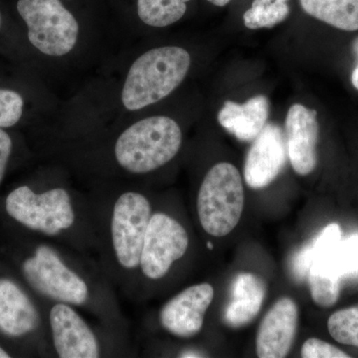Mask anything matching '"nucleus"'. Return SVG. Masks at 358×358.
I'll return each mask as SVG.
<instances>
[{"label":"nucleus","instance_id":"nucleus-1","mask_svg":"<svg viewBox=\"0 0 358 358\" xmlns=\"http://www.w3.org/2000/svg\"><path fill=\"white\" fill-rule=\"evenodd\" d=\"M106 77L87 85L58 115L71 122L115 124L169 98L185 81L192 56L185 47L160 45L136 50L126 47L110 59Z\"/></svg>","mask_w":358,"mask_h":358},{"label":"nucleus","instance_id":"nucleus-2","mask_svg":"<svg viewBox=\"0 0 358 358\" xmlns=\"http://www.w3.org/2000/svg\"><path fill=\"white\" fill-rule=\"evenodd\" d=\"M112 157L115 166L131 176H143L166 166L182 147L179 122L164 114L134 115L115 124Z\"/></svg>","mask_w":358,"mask_h":358},{"label":"nucleus","instance_id":"nucleus-3","mask_svg":"<svg viewBox=\"0 0 358 358\" xmlns=\"http://www.w3.org/2000/svg\"><path fill=\"white\" fill-rule=\"evenodd\" d=\"M59 107L39 74L9 61L0 63V128L34 126L57 114Z\"/></svg>","mask_w":358,"mask_h":358},{"label":"nucleus","instance_id":"nucleus-4","mask_svg":"<svg viewBox=\"0 0 358 358\" xmlns=\"http://www.w3.org/2000/svg\"><path fill=\"white\" fill-rule=\"evenodd\" d=\"M244 188L239 171L229 162L209 169L197 195V212L205 232L215 237L229 234L241 219Z\"/></svg>","mask_w":358,"mask_h":358},{"label":"nucleus","instance_id":"nucleus-5","mask_svg":"<svg viewBox=\"0 0 358 358\" xmlns=\"http://www.w3.org/2000/svg\"><path fill=\"white\" fill-rule=\"evenodd\" d=\"M7 214L28 229L56 236L75 222L70 193L54 187L36 193L28 185L18 186L7 195Z\"/></svg>","mask_w":358,"mask_h":358},{"label":"nucleus","instance_id":"nucleus-6","mask_svg":"<svg viewBox=\"0 0 358 358\" xmlns=\"http://www.w3.org/2000/svg\"><path fill=\"white\" fill-rule=\"evenodd\" d=\"M22 273L32 289L57 303L82 306L89 298L86 282L65 265L50 247L39 246L26 259Z\"/></svg>","mask_w":358,"mask_h":358},{"label":"nucleus","instance_id":"nucleus-7","mask_svg":"<svg viewBox=\"0 0 358 358\" xmlns=\"http://www.w3.org/2000/svg\"><path fill=\"white\" fill-rule=\"evenodd\" d=\"M152 217V207L140 192L122 193L113 209V248L122 268L134 270L141 263V250Z\"/></svg>","mask_w":358,"mask_h":358},{"label":"nucleus","instance_id":"nucleus-8","mask_svg":"<svg viewBox=\"0 0 358 358\" xmlns=\"http://www.w3.org/2000/svg\"><path fill=\"white\" fill-rule=\"evenodd\" d=\"M189 237L178 220L155 213L148 223L141 256V272L150 280H159L174 262L185 255Z\"/></svg>","mask_w":358,"mask_h":358},{"label":"nucleus","instance_id":"nucleus-9","mask_svg":"<svg viewBox=\"0 0 358 358\" xmlns=\"http://www.w3.org/2000/svg\"><path fill=\"white\" fill-rule=\"evenodd\" d=\"M288 159L286 138L279 126L267 124L247 154L244 178L252 189H262L278 178Z\"/></svg>","mask_w":358,"mask_h":358},{"label":"nucleus","instance_id":"nucleus-10","mask_svg":"<svg viewBox=\"0 0 358 358\" xmlns=\"http://www.w3.org/2000/svg\"><path fill=\"white\" fill-rule=\"evenodd\" d=\"M213 298L214 289L210 284L189 287L164 306L159 313L160 324L176 338H193L201 331Z\"/></svg>","mask_w":358,"mask_h":358},{"label":"nucleus","instance_id":"nucleus-11","mask_svg":"<svg viewBox=\"0 0 358 358\" xmlns=\"http://www.w3.org/2000/svg\"><path fill=\"white\" fill-rule=\"evenodd\" d=\"M52 339L61 358H96L100 345L95 334L71 305L57 303L51 308Z\"/></svg>","mask_w":358,"mask_h":358},{"label":"nucleus","instance_id":"nucleus-12","mask_svg":"<svg viewBox=\"0 0 358 358\" xmlns=\"http://www.w3.org/2000/svg\"><path fill=\"white\" fill-rule=\"evenodd\" d=\"M319 133L317 110L294 103L287 115L286 143L289 162L299 176H308L317 167Z\"/></svg>","mask_w":358,"mask_h":358},{"label":"nucleus","instance_id":"nucleus-13","mask_svg":"<svg viewBox=\"0 0 358 358\" xmlns=\"http://www.w3.org/2000/svg\"><path fill=\"white\" fill-rule=\"evenodd\" d=\"M299 310L291 298L280 299L259 327L256 352L260 358L286 357L293 346Z\"/></svg>","mask_w":358,"mask_h":358},{"label":"nucleus","instance_id":"nucleus-14","mask_svg":"<svg viewBox=\"0 0 358 358\" xmlns=\"http://www.w3.org/2000/svg\"><path fill=\"white\" fill-rule=\"evenodd\" d=\"M40 317L34 303L16 282L0 279V333L21 338L33 333Z\"/></svg>","mask_w":358,"mask_h":358},{"label":"nucleus","instance_id":"nucleus-15","mask_svg":"<svg viewBox=\"0 0 358 358\" xmlns=\"http://www.w3.org/2000/svg\"><path fill=\"white\" fill-rule=\"evenodd\" d=\"M266 285L258 275L240 273L231 285V298L223 313V322L231 329L251 324L265 300Z\"/></svg>","mask_w":358,"mask_h":358},{"label":"nucleus","instance_id":"nucleus-16","mask_svg":"<svg viewBox=\"0 0 358 358\" xmlns=\"http://www.w3.org/2000/svg\"><path fill=\"white\" fill-rule=\"evenodd\" d=\"M270 103L265 96H255L244 103L226 101L219 110L218 122L237 140H255L267 124Z\"/></svg>","mask_w":358,"mask_h":358},{"label":"nucleus","instance_id":"nucleus-17","mask_svg":"<svg viewBox=\"0 0 358 358\" xmlns=\"http://www.w3.org/2000/svg\"><path fill=\"white\" fill-rule=\"evenodd\" d=\"M301 8L315 20L345 30H358V0H300Z\"/></svg>","mask_w":358,"mask_h":358},{"label":"nucleus","instance_id":"nucleus-18","mask_svg":"<svg viewBox=\"0 0 358 358\" xmlns=\"http://www.w3.org/2000/svg\"><path fill=\"white\" fill-rule=\"evenodd\" d=\"M192 0H136V16L141 26L162 29L185 17Z\"/></svg>","mask_w":358,"mask_h":358},{"label":"nucleus","instance_id":"nucleus-19","mask_svg":"<svg viewBox=\"0 0 358 358\" xmlns=\"http://www.w3.org/2000/svg\"><path fill=\"white\" fill-rule=\"evenodd\" d=\"M0 56L9 62L33 69L31 59L29 57L24 41L20 29L11 17L6 6L0 3Z\"/></svg>","mask_w":358,"mask_h":358},{"label":"nucleus","instance_id":"nucleus-20","mask_svg":"<svg viewBox=\"0 0 358 358\" xmlns=\"http://www.w3.org/2000/svg\"><path fill=\"white\" fill-rule=\"evenodd\" d=\"M341 235L338 224L331 223L320 233L312 243L303 247L294 259L293 270L296 279L307 278L312 264L320 256L333 250L341 241Z\"/></svg>","mask_w":358,"mask_h":358},{"label":"nucleus","instance_id":"nucleus-21","mask_svg":"<svg viewBox=\"0 0 358 358\" xmlns=\"http://www.w3.org/2000/svg\"><path fill=\"white\" fill-rule=\"evenodd\" d=\"M315 262L322 264L341 279L357 275L358 234L341 240L333 250L320 256Z\"/></svg>","mask_w":358,"mask_h":358},{"label":"nucleus","instance_id":"nucleus-22","mask_svg":"<svg viewBox=\"0 0 358 358\" xmlns=\"http://www.w3.org/2000/svg\"><path fill=\"white\" fill-rule=\"evenodd\" d=\"M310 296L315 305L331 308L336 305L341 293V278L320 263H313L308 274Z\"/></svg>","mask_w":358,"mask_h":358},{"label":"nucleus","instance_id":"nucleus-23","mask_svg":"<svg viewBox=\"0 0 358 358\" xmlns=\"http://www.w3.org/2000/svg\"><path fill=\"white\" fill-rule=\"evenodd\" d=\"M327 329L338 343L358 348V306L333 313Z\"/></svg>","mask_w":358,"mask_h":358},{"label":"nucleus","instance_id":"nucleus-24","mask_svg":"<svg viewBox=\"0 0 358 358\" xmlns=\"http://www.w3.org/2000/svg\"><path fill=\"white\" fill-rule=\"evenodd\" d=\"M289 14L288 3L252 6L248 10L245 11L244 25L252 30L272 28L286 20Z\"/></svg>","mask_w":358,"mask_h":358},{"label":"nucleus","instance_id":"nucleus-25","mask_svg":"<svg viewBox=\"0 0 358 358\" xmlns=\"http://www.w3.org/2000/svg\"><path fill=\"white\" fill-rule=\"evenodd\" d=\"M303 358H350V355L336 346L319 338H308L301 348Z\"/></svg>","mask_w":358,"mask_h":358},{"label":"nucleus","instance_id":"nucleus-26","mask_svg":"<svg viewBox=\"0 0 358 358\" xmlns=\"http://www.w3.org/2000/svg\"><path fill=\"white\" fill-rule=\"evenodd\" d=\"M14 133L15 131L0 128V185L6 178L15 150Z\"/></svg>","mask_w":358,"mask_h":358},{"label":"nucleus","instance_id":"nucleus-27","mask_svg":"<svg viewBox=\"0 0 358 358\" xmlns=\"http://www.w3.org/2000/svg\"><path fill=\"white\" fill-rule=\"evenodd\" d=\"M289 0H253L252 6H265V4L288 3Z\"/></svg>","mask_w":358,"mask_h":358},{"label":"nucleus","instance_id":"nucleus-28","mask_svg":"<svg viewBox=\"0 0 358 358\" xmlns=\"http://www.w3.org/2000/svg\"><path fill=\"white\" fill-rule=\"evenodd\" d=\"M352 83L355 89L358 90V65L352 71Z\"/></svg>","mask_w":358,"mask_h":358},{"label":"nucleus","instance_id":"nucleus-29","mask_svg":"<svg viewBox=\"0 0 358 358\" xmlns=\"http://www.w3.org/2000/svg\"><path fill=\"white\" fill-rule=\"evenodd\" d=\"M207 1L210 2L213 6L218 7H224L227 6L228 3L231 1V0H207Z\"/></svg>","mask_w":358,"mask_h":358},{"label":"nucleus","instance_id":"nucleus-30","mask_svg":"<svg viewBox=\"0 0 358 358\" xmlns=\"http://www.w3.org/2000/svg\"><path fill=\"white\" fill-rule=\"evenodd\" d=\"M180 357H201V355H199V352H187L182 353Z\"/></svg>","mask_w":358,"mask_h":358},{"label":"nucleus","instance_id":"nucleus-31","mask_svg":"<svg viewBox=\"0 0 358 358\" xmlns=\"http://www.w3.org/2000/svg\"><path fill=\"white\" fill-rule=\"evenodd\" d=\"M352 50L355 52V56H357L358 60V37L353 41Z\"/></svg>","mask_w":358,"mask_h":358},{"label":"nucleus","instance_id":"nucleus-32","mask_svg":"<svg viewBox=\"0 0 358 358\" xmlns=\"http://www.w3.org/2000/svg\"><path fill=\"white\" fill-rule=\"evenodd\" d=\"M8 357H10V355H9L8 353H7L6 350H4L3 348H2L1 346H0V358Z\"/></svg>","mask_w":358,"mask_h":358},{"label":"nucleus","instance_id":"nucleus-33","mask_svg":"<svg viewBox=\"0 0 358 358\" xmlns=\"http://www.w3.org/2000/svg\"><path fill=\"white\" fill-rule=\"evenodd\" d=\"M207 246H208L209 249L213 248V246H212L211 242H208V243H207Z\"/></svg>","mask_w":358,"mask_h":358}]
</instances>
